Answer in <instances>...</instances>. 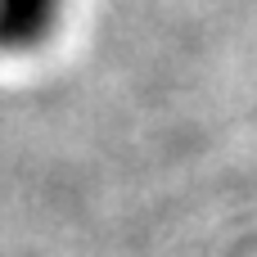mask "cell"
<instances>
[{"label": "cell", "mask_w": 257, "mask_h": 257, "mask_svg": "<svg viewBox=\"0 0 257 257\" xmlns=\"http://www.w3.org/2000/svg\"><path fill=\"white\" fill-rule=\"evenodd\" d=\"M59 14V0H0V45H36Z\"/></svg>", "instance_id": "obj_1"}]
</instances>
